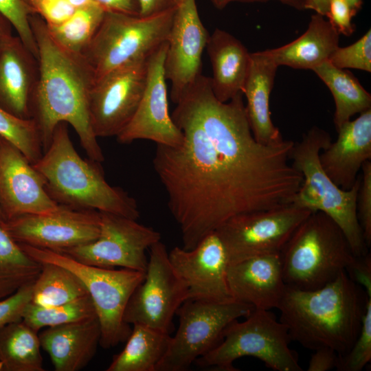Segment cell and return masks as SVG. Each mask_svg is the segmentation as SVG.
I'll return each instance as SVG.
<instances>
[{"instance_id": "cell-1", "label": "cell", "mask_w": 371, "mask_h": 371, "mask_svg": "<svg viewBox=\"0 0 371 371\" xmlns=\"http://www.w3.org/2000/svg\"><path fill=\"white\" fill-rule=\"evenodd\" d=\"M171 117L183 141L177 146L157 144L153 165L179 228L183 248H194L234 216L268 210L233 173L183 103L176 104Z\"/></svg>"}, {"instance_id": "cell-2", "label": "cell", "mask_w": 371, "mask_h": 371, "mask_svg": "<svg viewBox=\"0 0 371 371\" xmlns=\"http://www.w3.org/2000/svg\"><path fill=\"white\" fill-rule=\"evenodd\" d=\"M178 102L196 117L233 173L269 207L292 203L303 180L290 163L294 142H258L250 128L242 92L221 102L212 92L210 78L201 74Z\"/></svg>"}, {"instance_id": "cell-3", "label": "cell", "mask_w": 371, "mask_h": 371, "mask_svg": "<svg viewBox=\"0 0 371 371\" xmlns=\"http://www.w3.org/2000/svg\"><path fill=\"white\" fill-rule=\"evenodd\" d=\"M30 23L38 48V78L31 104V116L38 130L43 153L56 127L69 124L89 158L101 163L104 157L91 124L88 100L93 84L83 56L60 47L36 13Z\"/></svg>"}, {"instance_id": "cell-4", "label": "cell", "mask_w": 371, "mask_h": 371, "mask_svg": "<svg viewBox=\"0 0 371 371\" xmlns=\"http://www.w3.org/2000/svg\"><path fill=\"white\" fill-rule=\"evenodd\" d=\"M368 297L346 271L322 287L286 286L278 307L291 341L311 350L330 348L339 355L356 340Z\"/></svg>"}, {"instance_id": "cell-5", "label": "cell", "mask_w": 371, "mask_h": 371, "mask_svg": "<svg viewBox=\"0 0 371 371\" xmlns=\"http://www.w3.org/2000/svg\"><path fill=\"white\" fill-rule=\"evenodd\" d=\"M33 166L43 177L47 193L59 205L135 220L139 217L136 201L106 182L100 163L78 155L65 122L56 127L49 147Z\"/></svg>"}, {"instance_id": "cell-6", "label": "cell", "mask_w": 371, "mask_h": 371, "mask_svg": "<svg viewBox=\"0 0 371 371\" xmlns=\"http://www.w3.org/2000/svg\"><path fill=\"white\" fill-rule=\"evenodd\" d=\"M332 142L325 130L312 126L293 143L290 153L292 166L302 175V183L292 203L311 212H321L333 219L346 236L353 254L368 253L357 214L360 175L347 190L338 187L323 170L319 154Z\"/></svg>"}, {"instance_id": "cell-7", "label": "cell", "mask_w": 371, "mask_h": 371, "mask_svg": "<svg viewBox=\"0 0 371 371\" xmlns=\"http://www.w3.org/2000/svg\"><path fill=\"white\" fill-rule=\"evenodd\" d=\"M279 256L286 285L304 291L332 282L357 258L341 228L321 212L296 228Z\"/></svg>"}, {"instance_id": "cell-8", "label": "cell", "mask_w": 371, "mask_h": 371, "mask_svg": "<svg viewBox=\"0 0 371 371\" xmlns=\"http://www.w3.org/2000/svg\"><path fill=\"white\" fill-rule=\"evenodd\" d=\"M175 8L149 16L106 12L82 54L93 83L119 68L148 60L166 42Z\"/></svg>"}, {"instance_id": "cell-9", "label": "cell", "mask_w": 371, "mask_h": 371, "mask_svg": "<svg viewBox=\"0 0 371 371\" xmlns=\"http://www.w3.org/2000/svg\"><path fill=\"white\" fill-rule=\"evenodd\" d=\"M18 244L34 260L62 266L81 280L96 312L102 348H113L127 339L132 328L124 319V311L133 291L144 280L145 272L95 267L82 263L64 253Z\"/></svg>"}, {"instance_id": "cell-10", "label": "cell", "mask_w": 371, "mask_h": 371, "mask_svg": "<svg viewBox=\"0 0 371 371\" xmlns=\"http://www.w3.org/2000/svg\"><path fill=\"white\" fill-rule=\"evenodd\" d=\"M241 322H232L218 344L196 360L201 368L236 371L234 362L243 357L261 360L276 371H302L286 327L270 311L254 309Z\"/></svg>"}, {"instance_id": "cell-11", "label": "cell", "mask_w": 371, "mask_h": 371, "mask_svg": "<svg viewBox=\"0 0 371 371\" xmlns=\"http://www.w3.org/2000/svg\"><path fill=\"white\" fill-rule=\"evenodd\" d=\"M249 304L232 301L215 303L187 300L176 315L179 325L156 371H185L221 341L225 328L234 321L249 316Z\"/></svg>"}, {"instance_id": "cell-12", "label": "cell", "mask_w": 371, "mask_h": 371, "mask_svg": "<svg viewBox=\"0 0 371 371\" xmlns=\"http://www.w3.org/2000/svg\"><path fill=\"white\" fill-rule=\"evenodd\" d=\"M311 213L291 203L238 214L215 231L230 264L257 256L279 254L296 228Z\"/></svg>"}, {"instance_id": "cell-13", "label": "cell", "mask_w": 371, "mask_h": 371, "mask_svg": "<svg viewBox=\"0 0 371 371\" xmlns=\"http://www.w3.org/2000/svg\"><path fill=\"white\" fill-rule=\"evenodd\" d=\"M145 277L126 305L124 319L171 333L172 320L188 299L186 282L172 267L165 245L155 243L148 249Z\"/></svg>"}, {"instance_id": "cell-14", "label": "cell", "mask_w": 371, "mask_h": 371, "mask_svg": "<svg viewBox=\"0 0 371 371\" xmlns=\"http://www.w3.org/2000/svg\"><path fill=\"white\" fill-rule=\"evenodd\" d=\"M99 212L100 233L95 240L58 252L89 265L145 272L148 265L146 253L161 240L160 233L137 220Z\"/></svg>"}, {"instance_id": "cell-15", "label": "cell", "mask_w": 371, "mask_h": 371, "mask_svg": "<svg viewBox=\"0 0 371 371\" xmlns=\"http://www.w3.org/2000/svg\"><path fill=\"white\" fill-rule=\"evenodd\" d=\"M100 223L96 210L60 205L54 212L22 215L0 225L18 243L62 251L95 240Z\"/></svg>"}, {"instance_id": "cell-16", "label": "cell", "mask_w": 371, "mask_h": 371, "mask_svg": "<svg viewBox=\"0 0 371 371\" xmlns=\"http://www.w3.org/2000/svg\"><path fill=\"white\" fill-rule=\"evenodd\" d=\"M147 60L119 68L93 84L88 107L97 137H117L134 115L146 87Z\"/></svg>"}, {"instance_id": "cell-17", "label": "cell", "mask_w": 371, "mask_h": 371, "mask_svg": "<svg viewBox=\"0 0 371 371\" xmlns=\"http://www.w3.org/2000/svg\"><path fill=\"white\" fill-rule=\"evenodd\" d=\"M210 34L199 14L196 0H181L166 40L164 74L171 83L175 104L201 75L202 55Z\"/></svg>"}, {"instance_id": "cell-18", "label": "cell", "mask_w": 371, "mask_h": 371, "mask_svg": "<svg viewBox=\"0 0 371 371\" xmlns=\"http://www.w3.org/2000/svg\"><path fill=\"white\" fill-rule=\"evenodd\" d=\"M167 49L165 42L147 60V78L139 106L128 124L117 135L122 144L147 139L157 144L177 146L183 135L168 111V93L164 63Z\"/></svg>"}, {"instance_id": "cell-19", "label": "cell", "mask_w": 371, "mask_h": 371, "mask_svg": "<svg viewBox=\"0 0 371 371\" xmlns=\"http://www.w3.org/2000/svg\"><path fill=\"white\" fill-rule=\"evenodd\" d=\"M168 256L187 285L188 300L215 303L235 301L227 280L228 255L216 231L205 236L192 249L175 247Z\"/></svg>"}, {"instance_id": "cell-20", "label": "cell", "mask_w": 371, "mask_h": 371, "mask_svg": "<svg viewBox=\"0 0 371 371\" xmlns=\"http://www.w3.org/2000/svg\"><path fill=\"white\" fill-rule=\"evenodd\" d=\"M59 207L47 193L41 174L16 146L0 137V208L5 221L49 213Z\"/></svg>"}, {"instance_id": "cell-21", "label": "cell", "mask_w": 371, "mask_h": 371, "mask_svg": "<svg viewBox=\"0 0 371 371\" xmlns=\"http://www.w3.org/2000/svg\"><path fill=\"white\" fill-rule=\"evenodd\" d=\"M227 280L235 301L254 309L278 308L286 289L279 254H267L230 263Z\"/></svg>"}, {"instance_id": "cell-22", "label": "cell", "mask_w": 371, "mask_h": 371, "mask_svg": "<svg viewBox=\"0 0 371 371\" xmlns=\"http://www.w3.org/2000/svg\"><path fill=\"white\" fill-rule=\"evenodd\" d=\"M337 138L319 154L321 166L340 188L350 189L363 164L371 159V109L344 123Z\"/></svg>"}, {"instance_id": "cell-23", "label": "cell", "mask_w": 371, "mask_h": 371, "mask_svg": "<svg viewBox=\"0 0 371 371\" xmlns=\"http://www.w3.org/2000/svg\"><path fill=\"white\" fill-rule=\"evenodd\" d=\"M38 78V59L13 36L0 53V106L18 117L32 119Z\"/></svg>"}, {"instance_id": "cell-24", "label": "cell", "mask_w": 371, "mask_h": 371, "mask_svg": "<svg viewBox=\"0 0 371 371\" xmlns=\"http://www.w3.org/2000/svg\"><path fill=\"white\" fill-rule=\"evenodd\" d=\"M38 337L56 371H78L95 356L101 331L95 317L47 327Z\"/></svg>"}, {"instance_id": "cell-25", "label": "cell", "mask_w": 371, "mask_h": 371, "mask_svg": "<svg viewBox=\"0 0 371 371\" xmlns=\"http://www.w3.org/2000/svg\"><path fill=\"white\" fill-rule=\"evenodd\" d=\"M278 67L262 51L251 53L249 69L242 91L247 101L245 109L251 133L262 144H273L283 139L271 120L269 107Z\"/></svg>"}, {"instance_id": "cell-26", "label": "cell", "mask_w": 371, "mask_h": 371, "mask_svg": "<svg viewBox=\"0 0 371 371\" xmlns=\"http://www.w3.org/2000/svg\"><path fill=\"white\" fill-rule=\"evenodd\" d=\"M205 48L212 66V92L219 101L227 102L243 89L251 53L235 36L218 28L210 35Z\"/></svg>"}, {"instance_id": "cell-27", "label": "cell", "mask_w": 371, "mask_h": 371, "mask_svg": "<svg viewBox=\"0 0 371 371\" xmlns=\"http://www.w3.org/2000/svg\"><path fill=\"white\" fill-rule=\"evenodd\" d=\"M326 17L315 13L306 32L295 40L281 47L262 52L278 67L313 70L328 60L339 47V33Z\"/></svg>"}, {"instance_id": "cell-28", "label": "cell", "mask_w": 371, "mask_h": 371, "mask_svg": "<svg viewBox=\"0 0 371 371\" xmlns=\"http://www.w3.org/2000/svg\"><path fill=\"white\" fill-rule=\"evenodd\" d=\"M124 349L113 359L106 371H156L168 348L170 333L135 324Z\"/></svg>"}, {"instance_id": "cell-29", "label": "cell", "mask_w": 371, "mask_h": 371, "mask_svg": "<svg viewBox=\"0 0 371 371\" xmlns=\"http://www.w3.org/2000/svg\"><path fill=\"white\" fill-rule=\"evenodd\" d=\"M330 91L335 102L333 122L336 131L350 117L371 109V95L348 70L328 60L313 70Z\"/></svg>"}, {"instance_id": "cell-30", "label": "cell", "mask_w": 371, "mask_h": 371, "mask_svg": "<svg viewBox=\"0 0 371 371\" xmlns=\"http://www.w3.org/2000/svg\"><path fill=\"white\" fill-rule=\"evenodd\" d=\"M37 331L22 320L0 328V371H43Z\"/></svg>"}, {"instance_id": "cell-31", "label": "cell", "mask_w": 371, "mask_h": 371, "mask_svg": "<svg viewBox=\"0 0 371 371\" xmlns=\"http://www.w3.org/2000/svg\"><path fill=\"white\" fill-rule=\"evenodd\" d=\"M41 264V271L34 282L33 304L53 306L89 295L83 282L70 270L55 264Z\"/></svg>"}, {"instance_id": "cell-32", "label": "cell", "mask_w": 371, "mask_h": 371, "mask_svg": "<svg viewBox=\"0 0 371 371\" xmlns=\"http://www.w3.org/2000/svg\"><path fill=\"white\" fill-rule=\"evenodd\" d=\"M41 269L0 225V300L34 281Z\"/></svg>"}, {"instance_id": "cell-33", "label": "cell", "mask_w": 371, "mask_h": 371, "mask_svg": "<svg viewBox=\"0 0 371 371\" xmlns=\"http://www.w3.org/2000/svg\"><path fill=\"white\" fill-rule=\"evenodd\" d=\"M105 12L93 3L76 9L68 19L60 24L46 25L49 34L60 47L71 53L82 55L100 27Z\"/></svg>"}, {"instance_id": "cell-34", "label": "cell", "mask_w": 371, "mask_h": 371, "mask_svg": "<svg viewBox=\"0 0 371 371\" xmlns=\"http://www.w3.org/2000/svg\"><path fill=\"white\" fill-rule=\"evenodd\" d=\"M97 317L89 295L53 306H40L30 303L22 321L34 330Z\"/></svg>"}, {"instance_id": "cell-35", "label": "cell", "mask_w": 371, "mask_h": 371, "mask_svg": "<svg viewBox=\"0 0 371 371\" xmlns=\"http://www.w3.org/2000/svg\"><path fill=\"white\" fill-rule=\"evenodd\" d=\"M0 137L16 146L32 164L43 155L40 135L34 120L18 117L1 106Z\"/></svg>"}, {"instance_id": "cell-36", "label": "cell", "mask_w": 371, "mask_h": 371, "mask_svg": "<svg viewBox=\"0 0 371 371\" xmlns=\"http://www.w3.org/2000/svg\"><path fill=\"white\" fill-rule=\"evenodd\" d=\"M371 360V297H368L359 335L350 350L338 356L339 371H361Z\"/></svg>"}, {"instance_id": "cell-37", "label": "cell", "mask_w": 371, "mask_h": 371, "mask_svg": "<svg viewBox=\"0 0 371 371\" xmlns=\"http://www.w3.org/2000/svg\"><path fill=\"white\" fill-rule=\"evenodd\" d=\"M328 61L340 69H355L371 71V30H368L359 40L347 47H338Z\"/></svg>"}, {"instance_id": "cell-38", "label": "cell", "mask_w": 371, "mask_h": 371, "mask_svg": "<svg viewBox=\"0 0 371 371\" xmlns=\"http://www.w3.org/2000/svg\"><path fill=\"white\" fill-rule=\"evenodd\" d=\"M0 11L10 20L17 36L38 59V48L32 32L30 16L34 14L25 0H0Z\"/></svg>"}, {"instance_id": "cell-39", "label": "cell", "mask_w": 371, "mask_h": 371, "mask_svg": "<svg viewBox=\"0 0 371 371\" xmlns=\"http://www.w3.org/2000/svg\"><path fill=\"white\" fill-rule=\"evenodd\" d=\"M360 183L357 199L358 221L367 246L371 243V162L366 161L361 167Z\"/></svg>"}, {"instance_id": "cell-40", "label": "cell", "mask_w": 371, "mask_h": 371, "mask_svg": "<svg viewBox=\"0 0 371 371\" xmlns=\"http://www.w3.org/2000/svg\"><path fill=\"white\" fill-rule=\"evenodd\" d=\"M34 281L0 300V328L22 320L24 311L32 300Z\"/></svg>"}, {"instance_id": "cell-41", "label": "cell", "mask_w": 371, "mask_h": 371, "mask_svg": "<svg viewBox=\"0 0 371 371\" xmlns=\"http://www.w3.org/2000/svg\"><path fill=\"white\" fill-rule=\"evenodd\" d=\"M29 4L48 25L62 23L76 10L66 0H30Z\"/></svg>"}, {"instance_id": "cell-42", "label": "cell", "mask_w": 371, "mask_h": 371, "mask_svg": "<svg viewBox=\"0 0 371 371\" xmlns=\"http://www.w3.org/2000/svg\"><path fill=\"white\" fill-rule=\"evenodd\" d=\"M357 13L346 0H329L326 18L339 34L349 36L355 32L352 20Z\"/></svg>"}, {"instance_id": "cell-43", "label": "cell", "mask_w": 371, "mask_h": 371, "mask_svg": "<svg viewBox=\"0 0 371 371\" xmlns=\"http://www.w3.org/2000/svg\"><path fill=\"white\" fill-rule=\"evenodd\" d=\"M346 271L356 284L364 288L367 295L371 297L370 254L357 257Z\"/></svg>"}, {"instance_id": "cell-44", "label": "cell", "mask_w": 371, "mask_h": 371, "mask_svg": "<svg viewBox=\"0 0 371 371\" xmlns=\"http://www.w3.org/2000/svg\"><path fill=\"white\" fill-rule=\"evenodd\" d=\"M307 368L308 371H327L336 368L339 355L330 348L314 350Z\"/></svg>"}, {"instance_id": "cell-45", "label": "cell", "mask_w": 371, "mask_h": 371, "mask_svg": "<svg viewBox=\"0 0 371 371\" xmlns=\"http://www.w3.org/2000/svg\"><path fill=\"white\" fill-rule=\"evenodd\" d=\"M105 12L140 15V5L138 0H93Z\"/></svg>"}, {"instance_id": "cell-46", "label": "cell", "mask_w": 371, "mask_h": 371, "mask_svg": "<svg viewBox=\"0 0 371 371\" xmlns=\"http://www.w3.org/2000/svg\"><path fill=\"white\" fill-rule=\"evenodd\" d=\"M140 15L149 16L162 12L177 6L181 0H138Z\"/></svg>"}, {"instance_id": "cell-47", "label": "cell", "mask_w": 371, "mask_h": 371, "mask_svg": "<svg viewBox=\"0 0 371 371\" xmlns=\"http://www.w3.org/2000/svg\"><path fill=\"white\" fill-rule=\"evenodd\" d=\"M14 27L10 20L0 11V53L8 41L14 36Z\"/></svg>"}, {"instance_id": "cell-48", "label": "cell", "mask_w": 371, "mask_h": 371, "mask_svg": "<svg viewBox=\"0 0 371 371\" xmlns=\"http://www.w3.org/2000/svg\"><path fill=\"white\" fill-rule=\"evenodd\" d=\"M329 0H306L305 10H311L315 13L326 17L328 11Z\"/></svg>"}, {"instance_id": "cell-49", "label": "cell", "mask_w": 371, "mask_h": 371, "mask_svg": "<svg viewBox=\"0 0 371 371\" xmlns=\"http://www.w3.org/2000/svg\"><path fill=\"white\" fill-rule=\"evenodd\" d=\"M269 0H234L236 2L241 3H253V2H262ZM278 1L284 5L291 7L295 10H305L306 0H275Z\"/></svg>"}, {"instance_id": "cell-50", "label": "cell", "mask_w": 371, "mask_h": 371, "mask_svg": "<svg viewBox=\"0 0 371 371\" xmlns=\"http://www.w3.org/2000/svg\"><path fill=\"white\" fill-rule=\"evenodd\" d=\"M76 9L87 6L94 3L93 0H66Z\"/></svg>"}, {"instance_id": "cell-51", "label": "cell", "mask_w": 371, "mask_h": 371, "mask_svg": "<svg viewBox=\"0 0 371 371\" xmlns=\"http://www.w3.org/2000/svg\"><path fill=\"white\" fill-rule=\"evenodd\" d=\"M214 6L218 9L222 10L225 8L229 3L234 2V0H210Z\"/></svg>"}, {"instance_id": "cell-52", "label": "cell", "mask_w": 371, "mask_h": 371, "mask_svg": "<svg viewBox=\"0 0 371 371\" xmlns=\"http://www.w3.org/2000/svg\"><path fill=\"white\" fill-rule=\"evenodd\" d=\"M350 7L358 12L361 9L363 0H346Z\"/></svg>"}, {"instance_id": "cell-53", "label": "cell", "mask_w": 371, "mask_h": 371, "mask_svg": "<svg viewBox=\"0 0 371 371\" xmlns=\"http://www.w3.org/2000/svg\"><path fill=\"white\" fill-rule=\"evenodd\" d=\"M5 221L4 217L3 216L2 212L0 208V225Z\"/></svg>"}, {"instance_id": "cell-54", "label": "cell", "mask_w": 371, "mask_h": 371, "mask_svg": "<svg viewBox=\"0 0 371 371\" xmlns=\"http://www.w3.org/2000/svg\"><path fill=\"white\" fill-rule=\"evenodd\" d=\"M25 1L29 4V2H30V0H25Z\"/></svg>"}]
</instances>
